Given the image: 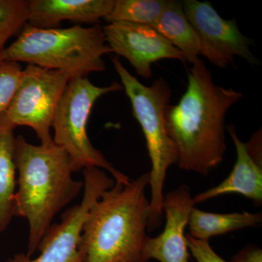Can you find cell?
<instances>
[{
  "instance_id": "obj_1",
  "label": "cell",
  "mask_w": 262,
  "mask_h": 262,
  "mask_svg": "<svg viewBox=\"0 0 262 262\" xmlns=\"http://www.w3.org/2000/svg\"><path fill=\"white\" fill-rule=\"evenodd\" d=\"M244 94L217 85L201 59L188 72L187 91L165 112L167 132L178 150L182 170L207 176L222 161L226 145V115Z\"/></svg>"
},
{
  "instance_id": "obj_2",
  "label": "cell",
  "mask_w": 262,
  "mask_h": 262,
  "mask_svg": "<svg viewBox=\"0 0 262 262\" xmlns=\"http://www.w3.org/2000/svg\"><path fill=\"white\" fill-rule=\"evenodd\" d=\"M15 163L18 189L14 196L15 215L28 221L27 256L31 257L51 227L53 218L79 195L84 184L73 178L75 170L70 156L53 142L34 145L19 136Z\"/></svg>"
},
{
  "instance_id": "obj_3",
  "label": "cell",
  "mask_w": 262,
  "mask_h": 262,
  "mask_svg": "<svg viewBox=\"0 0 262 262\" xmlns=\"http://www.w3.org/2000/svg\"><path fill=\"white\" fill-rule=\"evenodd\" d=\"M149 173L115 182L88 213L80 242V262H142L149 218Z\"/></svg>"
},
{
  "instance_id": "obj_4",
  "label": "cell",
  "mask_w": 262,
  "mask_h": 262,
  "mask_svg": "<svg viewBox=\"0 0 262 262\" xmlns=\"http://www.w3.org/2000/svg\"><path fill=\"white\" fill-rule=\"evenodd\" d=\"M111 53L99 24L40 28L27 24L14 42L5 48L0 62H24L58 71L71 80L104 71L103 56Z\"/></svg>"
},
{
  "instance_id": "obj_5",
  "label": "cell",
  "mask_w": 262,
  "mask_h": 262,
  "mask_svg": "<svg viewBox=\"0 0 262 262\" xmlns=\"http://www.w3.org/2000/svg\"><path fill=\"white\" fill-rule=\"evenodd\" d=\"M122 88L130 99L133 113L145 136L151 162L149 185L151 187L147 231L159 228L163 217V187L170 165L178 161V150L167 132L165 112L171 97L170 85L158 78L146 86L124 67L117 56L111 58Z\"/></svg>"
},
{
  "instance_id": "obj_6",
  "label": "cell",
  "mask_w": 262,
  "mask_h": 262,
  "mask_svg": "<svg viewBox=\"0 0 262 262\" xmlns=\"http://www.w3.org/2000/svg\"><path fill=\"white\" fill-rule=\"evenodd\" d=\"M121 84L114 82L106 87L95 85L87 77L71 79L53 118V143L65 150L70 156L75 172L95 167L107 170L115 182L127 184L130 179L119 171L91 144L87 125L96 101L108 93L122 91Z\"/></svg>"
},
{
  "instance_id": "obj_7",
  "label": "cell",
  "mask_w": 262,
  "mask_h": 262,
  "mask_svg": "<svg viewBox=\"0 0 262 262\" xmlns=\"http://www.w3.org/2000/svg\"><path fill=\"white\" fill-rule=\"evenodd\" d=\"M70 80L58 71L28 64L9 107L1 117L14 128L32 127L41 144H52L53 118Z\"/></svg>"
},
{
  "instance_id": "obj_8",
  "label": "cell",
  "mask_w": 262,
  "mask_h": 262,
  "mask_svg": "<svg viewBox=\"0 0 262 262\" xmlns=\"http://www.w3.org/2000/svg\"><path fill=\"white\" fill-rule=\"evenodd\" d=\"M82 170V201L67 210L60 223L51 225L38 247L40 255L32 259L27 254L18 253L5 262H80L79 242L88 213L103 193L115 184V179L110 178L102 169L90 167Z\"/></svg>"
},
{
  "instance_id": "obj_9",
  "label": "cell",
  "mask_w": 262,
  "mask_h": 262,
  "mask_svg": "<svg viewBox=\"0 0 262 262\" xmlns=\"http://www.w3.org/2000/svg\"><path fill=\"white\" fill-rule=\"evenodd\" d=\"M183 9L198 34L201 56L221 69L232 64L239 57L250 65L259 64L251 51L252 41L239 31L235 20L221 17L208 2L186 0Z\"/></svg>"
},
{
  "instance_id": "obj_10",
  "label": "cell",
  "mask_w": 262,
  "mask_h": 262,
  "mask_svg": "<svg viewBox=\"0 0 262 262\" xmlns=\"http://www.w3.org/2000/svg\"><path fill=\"white\" fill-rule=\"evenodd\" d=\"M102 28L112 53L126 58L144 79L151 77V65L160 60L186 61L182 52L150 26L113 22Z\"/></svg>"
},
{
  "instance_id": "obj_11",
  "label": "cell",
  "mask_w": 262,
  "mask_h": 262,
  "mask_svg": "<svg viewBox=\"0 0 262 262\" xmlns=\"http://www.w3.org/2000/svg\"><path fill=\"white\" fill-rule=\"evenodd\" d=\"M194 205L190 188L182 184L164 196L163 211L166 216L163 232L155 237L146 235L143 244L142 262H189L187 237L184 234Z\"/></svg>"
},
{
  "instance_id": "obj_12",
  "label": "cell",
  "mask_w": 262,
  "mask_h": 262,
  "mask_svg": "<svg viewBox=\"0 0 262 262\" xmlns=\"http://www.w3.org/2000/svg\"><path fill=\"white\" fill-rule=\"evenodd\" d=\"M115 0H29L27 24L52 28L63 20L96 25L113 9Z\"/></svg>"
},
{
  "instance_id": "obj_13",
  "label": "cell",
  "mask_w": 262,
  "mask_h": 262,
  "mask_svg": "<svg viewBox=\"0 0 262 262\" xmlns=\"http://www.w3.org/2000/svg\"><path fill=\"white\" fill-rule=\"evenodd\" d=\"M232 137L237 160L228 177L219 185L192 198L194 206L216 196L237 193L261 204L262 202V165L255 161L248 151L246 144L241 141L233 125L227 127Z\"/></svg>"
},
{
  "instance_id": "obj_14",
  "label": "cell",
  "mask_w": 262,
  "mask_h": 262,
  "mask_svg": "<svg viewBox=\"0 0 262 262\" xmlns=\"http://www.w3.org/2000/svg\"><path fill=\"white\" fill-rule=\"evenodd\" d=\"M151 27L182 52L186 61L192 64L199 59V39L186 16L182 3L166 1L163 13Z\"/></svg>"
},
{
  "instance_id": "obj_15",
  "label": "cell",
  "mask_w": 262,
  "mask_h": 262,
  "mask_svg": "<svg viewBox=\"0 0 262 262\" xmlns=\"http://www.w3.org/2000/svg\"><path fill=\"white\" fill-rule=\"evenodd\" d=\"M14 127L0 116V233L15 215V147Z\"/></svg>"
},
{
  "instance_id": "obj_16",
  "label": "cell",
  "mask_w": 262,
  "mask_h": 262,
  "mask_svg": "<svg viewBox=\"0 0 262 262\" xmlns=\"http://www.w3.org/2000/svg\"><path fill=\"white\" fill-rule=\"evenodd\" d=\"M261 222V213H210L194 207L188 223L190 232L189 235L200 241H208L214 236L255 227Z\"/></svg>"
},
{
  "instance_id": "obj_17",
  "label": "cell",
  "mask_w": 262,
  "mask_h": 262,
  "mask_svg": "<svg viewBox=\"0 0 262 262\" xmlns=\"http://www.w3.org/2000/svg\"><path fill=\"white\" fill-rule=\"evenodd\" d=\"M165 4V0H115L113 9L104 20L108 24L127 22L152 27Z\"/></svg>"
},
{
  "instance_id": "obj_18",
  "label": "cell",
  "mask_w": 262,
  "mask_h": 262,
  "mask_svg": "<svg viewBox=\"0 0 262 262\" xmlns=\"http://www.w3.org/2000/svg\"><path fill=\"white\" fill-rule=\"evenodd\" d=\"M27 20V1L0 0V58L8 39L21 32Z\"/></svg>"
},
{
  "instance_id": "obj_19",
  "label": "cell",
  "mask_w": 262,
  "mask_h": 262,
  "mask_svg": "<svg viewBox=\"0 0 262 262\" xmlns=\"http://www.w3.org/2000/svg\"><path fill=\"white\" fill-rule=\"evenodd\" d=\"M23 75L24 70L19 63L0 62V115L9 107Z\"/></svg>"
},
{
  "instance_id": "obj_20",
  "label": "cell",
  "mask_w": 262,
  "mask_h": 262,
  "mask_svg": "<svg viewBox=\"0 0 262 262\" xmlns=\"http://www.w3.org/2000/svg\"><path fill=\"white\" fill-rule=\"evenodd\" d=\"M188 249L198 262H227L213 251L208 241L193 238L189 234L186 235Z\"/></svg>"
},
{
  "instance_id": "obj_21",
  "label": "cell",
  "mask_w": 262,
  "mask_h": 262,
  "mask_svg": "<svg viewBox=\"0 0 262 262\" xmlns=\"http://www.w3.org/2000/svg\"><path fill=\"white\" fill-rule=\"evenodd\" d=\"M230 262H262V250L256 246L244 248Z\"/></svg>"
},
{
  "instance_id": "obj_22",
  "label": "cell",
  "mask_w": 262,
  "mask_h": 262,
  "mask_svg": "<svg viewBox=\"0 0 262 262\" xmlns=\"http://www.w3.org/2000/svg\"><path fill=\"white\" fill-rule=\"evenodd\" d=\"M248 151L255 161L262 165L261 132L258 131L253 134L251 139L246 144Z\"/></svg>"
}]
</instances>
